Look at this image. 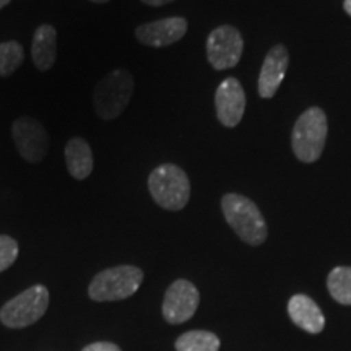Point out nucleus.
<instances>
[{
    "label": "nucleus",
    "mask_w": 351,
    "mask_h": 351,
    "mask_svg": "<svg viewBox=\"0 0 351 351\" xmlns=\"http://www.w3.org/2000/svg\"><path fill=\"white\" fill-rule=\"evenodd\" d=\"M148 191L161 208L178 212L186 207L191 199V181L186 171L166 163L152 171L148 178Z\"/></svg>",
    "instance_id": "f257e3e1"
},
{
    "label": "nucleus",
    "mask_w": 351,
    "mask_h": 351,
    "mask_svg": "<svg viewBox=\"0 0 351 351\" xmlns=\"http://www.w3.org/2000/svg\"><path fill=\"white\" fill-rule=\"evenodd\" d=\"M225 218L244 243L261 245L267 239V225L252 200L238 194H226L221 200Z\"/></svg>",
    "instance_id": "f03ea898"
},
{
    "label": "nucleus",
    "mask_w": 351,
    "mask_h": 351,
    "mask_svg": "<svg viewBox=\"0 0 351 351\" xmlns=\"http://www.w3.org/2000/svg\"><path fill=\"white\" fill-rule=\"evenodd\" d=\"M134 93V77L127 70L117 69L98 82L93 93L95 111L98 117L111 121L119 117L129 106Z\"/></svg>",
    "instance_id": "7ed1b4c3"
},
{
    "label": "nucleus",
    "mask_w": 351,
    "mask_h": 351,
    "mask_svg": "<svg viewBox=\"0 0 351 351\" xmlns=\"http://www.w3.org/2000/svg\"><path fill=\"white\" fill-rule=\"evenodd\" d=\"M143 282V271L134 265L111 267L99 271L88 287L93 301H121L137 293Z\"/></svg>",
    "instance_id": "20e7f679"
},
{
    "label": "nucleus",
    "mask_w": 351,
    "mask_h": 351,
    "mask_svg": "<svg viewBox=\"0 0 351 351\" xmlns=\"http://www.w3.org/2000/svg\"><path fill=\"white\" fill-rule=\"evenodd\" d=\"M327 138V117L319 108H311L293 129V152L302 163H314L322 155Z\"/></svg>",
    "instance_id": "39448f33"
},
{
    "label": "nucleus",
    "mask_w": 351,
    "mask_h": 351,
    "mask_svg": "<svg viewBox=\"0 0 351 351\" xmlns=\"http://www.w3.org/2000/svg\"><path fill=\"white\" fill-rule=\"evenodd\" d=\"M49 306V289L44 285H34L20 293L0 309V320L10 328H23L38 322Z\"/></svg>",
    "instance_id": "423d86ee"
},
{
    "label": "nucleus",
    "mask_w": 351,
    "mask_h": 351,
    "mask_svg": "<svg viewBox=\"0 0 351 351\" xmlns=\"http://www.w3.org/2000/svg\"><path fill=\"white\" fill-rule=\"evenodd\" d=\"M12 137L25 161L38 165L49 152V135L41 122L33 117H19L12 124Z\"/></svg>",
    "instance_id": "0eeeda50"
},
{
    "label": "nucleus",
    "mask_w": 351,
    "mask_h": 351,
    "mask_svg": "<svg viewBox=\"0 0 351 351\" xmlns=\"http://www.w3.org/2000/svg\"><path fill=\"white\" fill-rule=\"evenodd\" d=\"M244 41L241 33L232 26H219L213 29L207 39L208 62L217 70L236 67L243 56Z\"/></svg>",
    "instance_id": "6e6552de"
},
{
    "label": "nucleus",
    "mask_w": 351,
    "mask_h": 351,
    "mask_svg": "<svg viewBox=\"0 0 351 351\" xmlns=\"http://www.w3.org/2000/svg\"><path fill=\"white\" fill-rule=\"evenodd\" d=\"M199 291L187 280H178L168 288L163 301V315L169 324H182L195 314L199 307Z\"/></svg>",
    "instance_id": "1a4fd4ad"
},
{
    "label": "nucleus",
    "mask_w": 351,
    "mask_h": 351,
    "mask_svg": "<svg viewBox=\"0 0 351 351\" xmlns=\"http://www.w3.org/2000/svg\"><path fill=\"white\" fill-rule=\"evenodd\" d=\"M218 121L225 127H236L243 119L245 111L244 88L236 78H226L218 86L215 95Z\"/></svg>",
    "instance_id": "9d476101"
},
{
    "label": "nucleus",
    "mask_w": 351,
    "mask_h": 351,
    "mask_svg": "<svg viewBox=\"0 0 351 351\" xmlns=\"http://www.w3.org/2000/svg\"><path fill=\"white\" fill-rule=\"evenodd\" d=\"M187 33V21L181 16H169L150 23L140 25L135 29V36L145 46L166 47L178 43Z\"/></svg>",
    "instance_id": "9b49d317"
},
{
    "label": "nucleus",
    "mask_w": 351,
    "mask_h": 351,
    "mask_svg": "<svg viewBox=\"0 0 351 351\" xmlns=\"http://www.w3.org/2000/svg\"><path fill=\"white\" fill-rule=\"evenodd\" d=\"M288 70V51L283 46L271 47L263 60L258 77V95L269 99L278 91Z\"/></svg>",
    "instance_id": "f8f14e48"
},
{
    "label": "nucleus",
    "mask_w": 351,
    "mask_h": 351,
    "mask_svg": "<svg viewBox=\"0 0 351 351\" xmlns=\"http://www.w3.org/2000/svg\"><path fill=\"white\" fill-rule=\"evenodd\" d=\"M288 314L298 327L309 333L322 332L324 326H326L322 311L311 298L304 295H296L289 300Z\"/></svg>",
    "instance_id": "ddd939ff"
},
{
    "label": "nucleus",
    "mask_w": 351,
    "mask_h": 351,
    "mask_svg": "<svg viewBox=\"0 0 351 351\" xmlns=\"http://www.w3.org/2000/svg\"><path fill=\"white\" fill-rule=\"evenodd\" d=\"M33 64L39 72L54 67L57 57V32L52 25H41L34 32L32 44Z\"/></svg>",
    "instance_id": "4468645a"
},
{
    "label": "nucleus",
    "mask_w": 351,
    "mask_h": 351,
    "mask_svg": "<svg viewBox=\"0 0 351 351\" xmlns=\"http://www.w3.org/2000/svg\"><path fill=\"white\" fill-rule=\"evenodd\" d=\"M65 165L70 176L77 181H85L93 173V152L85 138L73 137L65 145Z\"/></svg>",
    "instance_id": "2eb2a0df"
},
{
    "label": "nucleus",
    "mask_w": 351,
    "mask_h": 351,
    "mask_svg": "<svg viewBox=\"0 0 351 351\" xmlns=\"http://www.w3.org/2000/svg\"><path fill=\"white\" fill-rule=\"evenodd\" d=\"M178 351H218L219 339L212 332L192 330L184 333L176 341Z\"/></svg>",
    "instance_id": "dca6fc26"
},
{
    "label": "nucleus",
    "mask_w": 351,
    "mask_h": 351,
    "mask_svg": "<svg viewBox=\"0 0 351 351\" xmlns=\"http://www.w3.org/2000/svg\"><path fill=\"white\" fill-rule=\"evenodd\" d=\"M328 291L340 304H351V267H337L327 280Z\"/></svg>",
    "instance_id": "f3484780"
},
{
    "label": "nucleus",
    "mask_w": 351,
    "mask_h": 351,
    "mask_svg": "<svg viewBox=\"0 0 351 351\" xmlns=\"http://www.w3.org/2000/svg\"><path fill=\"white\" fill-rule=\"evenodd\" d=\"M25 52L19 41L0 43V77L12 75L23 64Z\"/></svg>",
    "instance_id": "a211bd4d"
},
{
    "label": "nucleus",
    "mask_w": 351,
    "mask_h": 351,
    "mask_svg": "<svg viewBox=\"0 0 351 351\" xmlns=\"http://www.w3.org/2000/svg\"><path fill=\"white\" fill-rule=\"evenodd\" d=\"M16 257H19V243L10 236L0 234V271L10 269Z\"/></svg>",
    "instance_id": "6ab92c4d"
},
{
    "label": "nucleus",
    "mask_w": 351,
    "mask_h": 351,
    "mask_svg": "<svg viewBox=\"0 0 351 351\" xmlns=\"http://www.w3.org/2000/svg\"><path fill=\"white\" fill-rule=\"evenodd\" d=\"M83 351H121V348L117 345L109 343V341H96V343H91L86 348H83Z\"/></svg>",
    "instance_id": "aec40b11"
},
{
    "label": "nucleus",
    "mask_w": 351,
    "mask_h": 351,
    "mask_svg": "<svg viewBox=\"0 0 351 351\" xmlns=\"http://www.w3.org/2000/svg\"><path fill=\"white\" fill-rule=\"evenodd\" d=\"M142 2L150 7H161V5H166V3L174 2V0H142Z\"/></svg>",
    "instance_id": "412c9836"
},
{
    "label": "nucleus",
    "mask_w": 351,
    "mask_h": 351,
    "mask_svg": "<svg viewBox=\"0 0 351 351\" xmlns=\"http://www.w3.org/2000/svg\"><path fill=\"white\" fill-rule=\"evenodd\" d=\"M343 8H345V12L348 13V15L351 16V0H345V3H343Z\"/></svg>",
    "instance_id": "4be33fe9"
},
{
    "label": "nucleus",
    "mask_w": 351,
    "mask_h": 351,
    "mask_svg": "<svg viewBox=\"0 0 351 351\" xmlns=\"http://www.w3.org/2000/svg\"><path fill=\"white\" fill-rule=\"evenodd\" d=\"M10 2L12 0H0V10H2V8H5Z\"/></svg>",
    "instance_id": "5701e85b"
},
{
    "label": "nucleus",
    "mask_w": 351,
    "mask_h": 351,
    "mask_svg": "<svg viewBox=\"0 0 351 351\" xmlns=\"http://www.w3.org/2000/svg\"><path fill=\"white\" fill-rule=\"evenodd\" d=\"M91 2H95V3H106V2H109V0H91Z\"/></svg>",
    "instance_id": "b1692460"
}]
</instances>
